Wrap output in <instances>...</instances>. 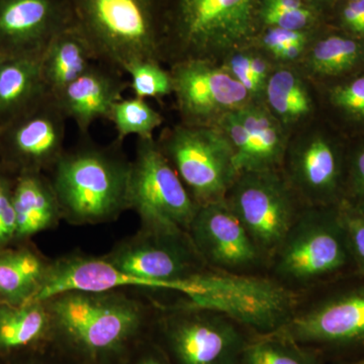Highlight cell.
<instances>
[{"instance_id":"1","label":"cell","mask_w":364,"mask_h":364,"mask_svg":"<svg viewBox=\"0 0 364 364\" xmlns=\"http://www.w3.org/2000/svg\"><path fill=\"white\" fill-rule=\"evenodd\" d=\"M121 144L104 147L86 142L60 157L49 177L62 220L78 226L104 224L130 210L131 161Z\"/></svg>"},{"instance_id":"2","label":"cell","mask_w":364,"mask_h":364,"mask_svg":"<svg viewBox=\"0 0 364 364\" xmlns=\"http://www.w3.org/2000/svg\"><path fill=\"white\" fill-rule=\"evenodd\" d=\"M129 291H69L43 301L52 318V339L91 360L122 353L140 334L150 310Z\"/></svg>"},{"instance_id":"3","label":"cell","mask_w":364,"mask_h":364,"mask_svg":"<svg viewBox=\"0 0 364 364\" xmlns=\"http://www.w3.org/2000/svg\"><path fill=\"white\" fill-rule=\"evenodd\" d=\"M161 61L217 62L256 32L261 0H159Z\"/></svg>"},{"instance_id":"4","label":"cell","mask_w":364,"mask_h":364,"mask_svg":"<svg viewBox=\"0 0 364 364\" xmlns=\"http://www.w3.org/2000/svg\"><path fill=\"white\" fill-rule=\"evenodd\" d=\"M78 28L98 62L124 73L141 60L161 62L159 0H72Z\"/></svg>"},{"instance_id":"5","label":"cell","mask_w":364,"mask_h":364,"mask_svg":"<svg viewBox=\"0 0 364 364\" xmlns=\"http://www.w3.org/2000/svg\"><path fill=\"white\" fill-rule=\"evenodd\" d=\"M186 303L262 332L277 331L294 316L296 296L275 279L205 268L186 279Z\"/></svg>"},{"instance_id":"6","label":"cell","mask_w":364,"mask_h":364,"mask_svg":"<svg viewBox=\"0 0 364 364\" xmlns=\"http://www.w3.org/2000/svg\"><path fill=\"white\" fill-rule=\"evenodd\" d=\"M157 144L200 207L224 200L239 176L231 144L217 127L181 123Z\"/></svg>"},{"instance_id":"7","label":"cell","mask_w":364,"mask_h":364,"mask_svg":"<svg viewBox=\"0 0 364 364\" xmlns=\"http://www.w3.org/2000/svg\"><path fill=\"white\" fill-rule=\"evenodd\" d=\"M272 260L277 282L299 286L346 267L350 254L337 208L314 207L299 213Z\"/></svg>"},{"instance_id":"8","label":"cell","mask_w":364,"mask_h":364,"mask_svg":"<svg viewBox=\"0 0 364 364\" xmlns=\"http://www.w3.org/2000/svg\"><path fill=\"white\" fill-rule=\"evenodd\" d=\"M129 205L142 226L186 233L200 208L154 139L136 141Z\"/></svg>"},{"instance_id":"9","label":"cell","mask_w":364,"mask_h":364,"mask_svg":"<svg viewBox=\"0 0 364 364\" xmlns=\"http://www.w3.org/2000/svg\"><path fill=\"white\" fill-rule=\"evenodd\" d=\"M104 257L119 272L143 280L148 291H173L177 282L208 268L188 233L146 226Z\"/></svg>"},{"instance_id":"10","label":"cell","mask_w":364,"mask_h":364,"mask_svg":"<svg viewBox=\"0 0 364 364\" xmlns=\"http://www.w3.org/2000/svg\"><path fill=\"white\" fill-rule=\"evenodd\" d=\"M225 200L265 259H272L301 213L293 188L277 170L239 174Z\"/></svg>"},{"instance_id":"11","label":"cell","mask_w":364,"mask_h":364,"mask_svg":"<svg viewBox=\"0 0 364 364\" xmlns=\"http://www.w3.org/2000/svg\"><path fill=\"white\" fill-rule=\"evenodd\" d=\"M162 310L160 325L177 364H242L247 345L232 318L186 301Z\"/></svg>"},{"instance_id":"12","label":"cell","mask_w":364,"mask_h":364,"mask_svg":"<svg viewBox=\"0 0 364 364\" xmlns=\"http://www.w3.org/2000/svg\"><path fill=\"white\" fill-rule=\"evenodd\" d=\"M67 119L56 98L48 95L1 129L0 163L16 176L51 171L65 152Z\"/></svg>"},{"instance_id":"13","label":"cell","mask_w":364,"mask_h":364,"mask_svg":"<svg viewBox=\"0 0 364 364\" xmlns=\"http://www.w3.org/2000/svg\"><path fill=\"white\" fill-rule=\"evenodd\" d=\"M171 74L183 124L214 127L227 112L250 104L252 95L217 62L186 60L172 65Z\"/></svg>"},{"instance_id":"14","label":"cell","mask_w":364,"mask_h":364,"mask_svg":"<svg viewBox=\"0 0 364 364\" xmlns=\"http://www.w3.org/2000/svg\"><path fill=\"white\" fill-rule=\"evenodd\" d=\"M75 26L72 0H0V56H43L57 36Z\"/></svg>"},{"instance_id":"15","label":"cell","mask_w":364,"mask_h":364,"mask_svg":"<svg viewBox=\"0 0 364 364\" xmlns=\"http://www.w3.org/2000/svg\"><path fill=\"white\" fill-rule=\"evenodd\" d=\"M188 236L213 269L246 274L265 259L225 198L198 208Z\"/></svg>"},{"instance_id":"16","label":"cell","mask_w":364,"mask_h":364,"mask_svg":"<svg viewBox=\"0 0 364 364\" xmlns=\"http://www.w3.org/2000/svg\"><path fill=\"white\" fill-rule=\"evenodd\" d=\"M294 342L343 343L364 340V287L321 301L277 331Z\"/></svg>"},{"instance_id":"17","label":"cell","mask_w":364,"mask_h":364,"mask_svg":"<svg viewBox=\"0 0 364 364\" xmlns=\"http://www.w3.org/2000/svg\"><path fill=\"white\" fill-rule=\"evenodd\" d=\"M338 147L321 134L304 138L289 153V186L314 207H327L336 198L342 179Z\"/></svg>"},{"instance_id":"18","label":"cell","mask_w":364,"mask_h":364,"mask_svg":"<svg viewBox=\"0 0 364 364\" xmlns=\"http://www.w3.org/2000/svg\"><path fill=\"white\" fill-rule=\"evenodd\" d=\"M123 74L114 67L95 62L55 97L67 119H73L82 135H87L97 119H109L112 107L123 98L129 86Z\"/></svg>"},{"instance_id":"19","label":"cell","mask_w":364,"mask_h":364,"mask_svg":"<svg viewBox=\"0 0 364 364\" xmlns=\"http://www.w3.org/2000/svg\"><path fill=\"white\" fill-rule=\"evenodd\" d=\"M16 241L28 242L36 235L53 229L62 220L51 179L44 172L16 174L14 186Z\"/></svg>"},{"instance_id":"20","label":"cell","mask_w":364,"mask_h":364,"mask_svg":"<svg viewBox=\"0 0 364 364\" xmlns=\"http://www.w3.org/2000/svg\"><path fill=\"white\" fill-rule=\"evenodd\" d=\"M53 338L52 318L45 301L11 305L0 301V358L33 354Z\"/></svg>"},{"instance_id":"21","label":"cell","mask_w":364,"mask_h":364,"mask_svg":"<svg viewBox=\"0 0 364 364\" xmlns=\"http://www.w3.org/2000/svg\"><path fill=\"white\" fill-rule=\"evenodd\" d=\"M42 56L0 61V128L32 109L49 95L41 68Z\"/></svg>"},{"instance_id":"22","label":"cell","mask_w":364,"mask_h":364,"mask_svg":"<svg viewBox=\"0 0 364 364\" xmlns=\"http://www.w3.org/2000/svg\"><path fill=\"white\" fill-rule=\"evenodd\" d=\"M50 262L30 241L0 249V301L11 305L35 301Z\"/></svg>"},{"instance_id":"23","label":"cell","mask_w":364,"mask_h":364,"mask_svg":"<svg viewBox=\"0 0 364 364\" xmlns=\"http://www.w3.org/2000/svg\"><path fill=\"white\" fill-rule=\"evenodd\" d=\"M95 62V53L78 26L64 31L52 41L41 61L48 93L56 97Z\"/></svg>"},{"instance_id":"24","label":"cell","mask_w":364,"mask_h":364,"mask_svg":"<svg viewBox=\"0 0 364 364\" xmlns=\"http://www.w3.org/2000/svg\"><path fill=\"white\" fill-rule=\"evenodd\" d=\"M239 121L250 135L254 150V170H277L286 152L284 132L277 117L265 107L248 104L235 109Z\"/></svg>"},{"instance_id":"25","label":"cell","mask_w":364,"mask_h":364,"mask_svg":"<svg viewBox=\"0 0 364 364\" xmlns=\"http://www.w3.org/2000/svg\"><path fill=\"white\" fill-rule=\"evenodd\" d=\"M264 90L270 112L284 124L296 123L312 112V98L304 81L293 70L273 72Z\"/></svg>"},{"instance_id":"26","label":"cell","mask_w":364,"mask_h":364,"mask_svg":"<svg viewBox=\"0 0 364 364\" xmlns=\"http://www.w3.org/2000/svg\"><path fill=\"white\" fill-rule=\"evenodd\" d=\"M364 61V45L344 36H329L314 45L309 64L314 73L320 76L343 75Z\"/></svg>"},{"instance_id":"27","label":"cell","mask_w":364,"mask_h":364,"mask_svg":"<svg viewBox=\"0 0 364 364\" xmlns=\"http://www.w3.org/2000/svg\"><path fill=\"white\" fill-rule=\"evenodd\" d=\"M109 121L117 131V141L123 142L129 136L154 139V132L163 124L162 114L140 97L122 98L112 107Z\"/></svg>"},{"instance_id":"28","label":"cell","mask_w":364,"mask_h":364,"mask_svg":"<svg viewBox=\"0 0 364 364\" xmlns=\"http://www.w3.org/2000/svg\"><path fill=\"white\" fill-rule=\"evenodd\" d=\"M154 60H141L131 64L124 73L130 76L129 86L136 97L157 98L173 93L171 71H166Z\"/></svg>"},{"instance_id":"29","label":"cell","mask_w":364,"mask_h":364,"mask_svg":"<svg viewBox=\"0 0 364 364\" xmlns=\"http://www.w3.org/2000/svg\"><path fill=\"white\" fill-rule=\"evenodd\" d=\"M242 364H313L310 358L284 342V339H265L247 345Z\"/></svg>"},{"instance_id":"30","label":"cell","mask_w":364,"mask_h":364,"mask_svg":"<svg viewBox=\"0 0 364 364\" xmlns=\"http://www.w3.org/2000/svg\"><path fill=\"white\" fill-rule=\"evenodd\" d=\"M217 127L226 136L234 151L235 164L239 174L254 170V150L250 135L239 121L235 111L227 112L217 122Z\"/></svg>"},{"instance_id":"31","label":"cell","mask_w":364,"mask_h":364,"mask_svg":"<svg viewBox=\"0 0 364 364\" xmlns=\"http://www.w3.org/2000/svg\"><path fill=\"white\" fill-rule=\"evenodd\" d=\"M352 262L364 274V208L343 202L337 208Z\"/></svg>"},{"instance_id":"32","label":"cell","mask_w":364,"mask_h":364,"mask_svg":"<svg viewBox=\"0 0 364 364\" xmlns=\"http://www.w3.org/2000/svg\"><path fill=\"white\" fill-rule=\"evenodd\" d=\"M16 174L0 163V249L16 241L14 186Z\"/></svg>"},{"instance_id":"33","label":"cell","mask_w":364,"mask_h":364,"mask_svg":"<svg viewBox=\"0 0 364 364\" xmlns=\"http://www.w3.org/2000/svg\"><path fill=\"white\" fill-rule=\"evenodd\" d=\"M333 107L344 116L364 124V76L335 86L330 95Z\"/></svg>"},{"instance_id":"34","label":"cell","mask_w":364,"mask_h":364,"mask_svg":"<svg viewBox=\"0 0 364 364\" xmlns=\"http://www.w3.org/2000/svg\"><path fill=\"white\" fill-rule=\"evenodd\" d=\"M259 18L268 28L304 32L315 21V13L309 6L291 11H262Z\"/></svg>"},{"instance_id":"35","label":"cell","mask_w":364,"mask_h":364,"mask_svg":"<svg viewBox=\"0 0 364 364\" xmlns=\"http://www.w3.org/2000/svg\"><path fill=\"white\" fill-rule=\"evenodd\" d=\"M222 66L238 80L252 97L262 92L263 90L256 82L250 70V54L238 51L232 53V56L227 62L225 61L224 65Z\"/></svg>"},{"instance_id":"36","label":"cell","mask_w":364,"mask_h":364,"mask_svg":"<svg viewBox=\"0 0 364 364\" xmlns=\"http://www.w3.org/2000/svg\"><path fill=\"white\" fill-rule=\"evenodd\" d=\"M293 43H306V33L299 32V31L269 28L262 37L263 47L272 55L279 52L284 46L293 44Z\"/></svg>"},{"instance_id":"37","label":"cell","mask_w":364,"mask_h":364,"mask_svg":"<svg viewBox=\"0 0 364 364\" xmlns=\"http://www.w3.org/2000/svg\"><path fill=\"white\" fill-rule=\"evenodd\" d=\"M350 181L356 205L364 208V147L355 151L350 162Z\"/></svg>"},{"instance_id":"38","label":"cell","mask_w":364,"mask_h":364,"mask_svg":"<svg viewBox=\"0 0 364 364\" xmlns=\"http://www.w3.org/2000/svg\"><path fill=\"white\" fill-rule=\"evenodd\" d=\"M342 21L352 33L364 36V0L349 1L342 13Z\"/></svg>"},{"instance_id":"39","label":"cell","mask_w":364,"mask_h":364,"mask_svg":"<svg viewBox=\"0 0 364 364\" xmlns=\"http://www.w3.org/2000/svg\"><path fill=\"white\" fill-rule=\"evenodd\" d=\"M250 70L254 79L261 90H264L268 78L270 76L269 64L267 60L260 56L250 54Z\"/></svg>"},{"instance_id":"40","label":"cell","mask_w":364,"mask_h":364,"mask_svg":"<svg viewBox=\"0 0 364 364\" xmlns=\"http://www.w3.org/2000/svg\"><path fill=\"white\" fill-rule=\"evenodd\" d=\"M303 7H306L305 0H261L260 11H291Z\"/></svg>"},{"instance_id":"41","label":"cell","mask_w":364,"mask_h":364,"mask_svg":"<svg viewBox=\"0 0 364 364\" xmlns=\"http://www.w3.org/2000/svg\"><path fill=\"white\" fill-rule=\"evenodd\" d=\"M306 43H293L284 46L279 52L275 53L273 56L282 61H293L298 59L303 52L305 51Z\"/></svg>"},{"instance_id":"42","label":"cell","mask_w":364,"mask_h":364,"mask_svg":"<svg viewBox=\"0 0 364 364\" xmlns=\"http://www.w3.org/2000/svg\"><path fill=\"white\" fill-rule=\"evenodd\" d=\"M4 364H45L40 361L39 359L33 358V354H28V355L20 356V358H16L6 360Z\"/></svg>"},{"instance_id":"43","label":"cell","mask_w":364,"mask_h":364,"mask_svg":"<svg viewBox=\"0 0 364 364\" xmlns=\"http://www.w3.org/2000/svg\"><path fill=\"white\" fill-rule=\"evenodd\" d=\"M134 364H164L161 359L157 358L153 354H147V355L141 356L138 360Z\"/></svg>"},{"instance_id":"44","label":"cell","mask_w":364,"mask_h":364,"mask_svg":"<svg viewBox=\"0 0 364 364\" xmlns=\"http://www.w3.org/2000/svg\"><path fill=\"white\" fill-rule=\"evenodd\" d=\"M310 2H313V4H324V2L329 1V0H309Z\"/></svg>"},{"instance_id":"45","label":"cell","mask_w":364,"mask_h":364,"mask_svg":"<svg viewBox=\"0 0 364 364\" xmlns=\"http://www.w3.org/2000/svg\"><path fill=\"white\" fill-rule=\"evenodd\" d=\"M0 364H4V360L1 358H0Z\"/></svg>"},{"instance_id":"46","label":"cell","mask_w":364,"mask_h":364,"mask_svg":"<svg viewBox=\"0 0 364 364\" xmlns=\"http://www.w3.org/2000/svg\"><path fill=\"white\" fill-rule=\"evenodd\" d=\"M349 1H359V0H349Z\"/></svg>"},{"instance_id":"47","label":"cell","mask_w":364,"mask_h":364,"mask_svg":"<svg viewBox=\"0 0 364 364\" xmlns=\"http://www.w3.org/2000/svg\"><path fill=\"white\" fill-rule=\"evenodd\" d=\"M2 59H4V57L0 56V61H1Z\"/></svg>"},{"instance_id":"48","label":"cell","mask_w":364,"mask_h":364,"mask_svg":"<svg viewBox=\"0 0 364 364\" xmlns=\"http://www.w3.org/2000/svg\"><path fill=\"white\" fill-rule=\"evenodd\" d=\"M0 134H1V128H0Z\"/></svg>"}]
</instances>
